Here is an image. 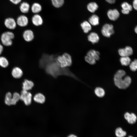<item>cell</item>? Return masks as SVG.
I'll return each mask as SVG.
<instances>
[{
	"label": "cell",
	"instance_id": "cell-1",
	"mask_svg": "<svg viewBox=\"0 0 137 137\" xmlns=\"http://www.w3.org/2000/svg\"><path fill=\"white\" fill-rule=\"evenodd\" d=\"M50 60L47 62L48 64L44 67L45 70L47 74L54 78H56L58 76L64 75L71 77L77 79L76 77L69 70L65 68H62L56 58L55 62L51 61L50 57Z\"/></svg>",
	"mask_w": 137,
	"mask_h": 137
},
{
	"label": "cell",
	"instance_id": "cell-2",
	"mask_svg": "<svg viewBox=\"0 0 137 137\" xmlns=\"http://www.w3.org/2000/svg\"><path fill=\"white\" fill-rule=\"evenodd\" d=\"M125 71L123 70H118L114 75V81L115 85L118 88L125 89L130 86L131 82V79L128 76L123 77L126 75Z\"/></svg>",
	"mask_w": 137,
	"mask_h": 137
},
{
	"label": "cell",
	"instance_id": "cell-3",
	"mask_svg": "<svg viewBox=\"0 0 137 137\" xmlns=\"http://www.w3.org/2000/svg\"><path fill=\"white\" fill-rule=\"evenodd\" d=\"M14 33L11 31H7L3 32L1 35L0 40L4 46H10L13 43V40L15 38Z\"/></svg>",
	"mask_w": 137,
	"mask_h": 137
},
{
	"label": "cell",
	"instance_id": "cell-4",
	"mask_svg": "<svg viewBox=\"0 0 137 137\" xmlns=\"http://www.w3.org/2000/svg\"><path fill=\"white\" fill-rule=\"evenodd\" d=\"M56 59L60 66L62 68H66L72 65V60L71 57L67 53H65L62 55L58 56Z\"/></svg>",
	"mask_w": 137,
	"mask_h": 137
},
{
	"label": "cell",
	"instance_id": "cell-5",
	"mask_svg": "<svg viewBox=\"0 0 137 137\" xmlns=\"http://www.w3.org/2000/svg\"><path fill=\"white\" fill-rule=\"evenodd\" d=\"M20 100V95L18 93L15 92L12 95L10 92L7 93L5 95V102L8 106L15 105Z\"/></svg>",
	"mask_w": 137,
	"mask_h": 137
},
{
	"label": "cell",
	"instance_id": "cell-6",
	"mask_svg": "<svg viewBox=\"0 0 137 137\" xmlns=\"http://www.w3.org/2000/svg\"><path fill=\"white\" fill-rule=\"evenodd\" d=\"M101 33L104 37L107 38L110 37L114 33L113 26L110 24H105L102 27Z\"/></svg>",
	"mask_w": 137,
	"mask_h": 137
},
{
	"label": "cell",
	"instance_id": "cell-7",
	"mask_svg": "<svg viewBox=\"0 0 137 137\" xmlns=\"http://www.w3.org/2000/svg\"><path fill=\"white\" fill-rule=\"evenodd\" d=\"M32 94L28 91L22 90L20 94V100L23 101L25 105L29 106L31 103Z\"/></svg>",
	"mask_w": 137,
	"mask_h": 137
},
{
	"label": "cell",
	"instance_id": "cell-8",
	"mask_svg": "<svg viewBox=\"0 0 137 137\" xmlns=\"http://www.w3.org/2000/svg\"><path fill=\"white\" fill-rule=\"evenodd\" d=\"M4 25L7 28L10 30L14 29L17 25L16 20L11 17L7 18L5 20Z\"/></svg>",
	"mask_w": 137,
	"mask_h": 137
},
{
	"label": "cell",
	"instance_id": "cell-9",
	"mask_svg": "<svg viewBox=\"0 0 137 137\" xmlns=\"http://www.w3.org/2000/svg\"><path fill=\"white\" fill-rule=\"evenodd\" d=\"M16 21L17 25L22 27L27 26L29 22L28 18L26 16L24 15L19 16L17 18Z\"/></svg>",
	"mask_w": 137,
	"mask_h": 137
},
{
	"label": "cell",
	"instance_id": "cell-10",
	"mask_svg": "<svg viewBox=\"0 0 137 137\" xmlns=\"http://www.w3.org/2000/svg\"><path fill=\"white\" fill-rule=\"evenodd\" d=\"M118 52L119 55L121 57H129L132 54L133 50L131 47L127 46L125 48L119 49Z\"/></svg>",
	"mask_w": 137,
	"mask_h": 137
},
{
	"label": "cell",
	"instance_id": "cell-11",
	"mask_svg": "<svg viewBox=\"0 0 137 137\" xmlns=\"http://www.w3.org/2000/svg\"><path fill=\"white\" fill-rule=\"evenodd\" d=\"M23 38L26 41L29 42L32 41L34 38V36L32 31L30 29H27L23 32Z\"/></svg>",
	"mask_w": 137,
	"mask_h": 137
},
{
	"label": "cell",
	"instance_id": "cell-12",
	"mask_svg": "<svg viewBox=\"0 0 137 137\" xmlns=\"http://www.w3.org/2000/svg\"><path fill=\"white\" fill-rule=\"evenodd\" d=\"M107 15L109 19L111 21H115L119 17L120 14L117 10L114 9L109 10L107 12Z\"/></svg>",
	"mask_w": 137,
	"mask_h": 137
},
{
	"label": "cell",
	"instance_id": "cell-13",
	"mask_svg": "<svg viewBox=\"0 0 137 137\" xmlns=\"http://www.w3.org/2000/svg\"><path fill=\"white\" fill-rule=\"evenodd\" d=\"M12 76L14 78L19 79L23 76V72L22 69L18 66H15L12 69L11 72Z\"/></svg>",
	"mask_w": 137,
	"mask_h": 137
},
{
	"label": "cell",
	"instance_id": "cell-14",
	"mask_svg": "<svg viewBox=\"0 0 137 137\" xmlns=\"http://www.w3.org/2000/svg\"><path fill=\"white\" fill-rule=\"evenodd\" d=\"M125 119L129 124H134L135 123L137 120V117L134 113H130L128 112H126L124 114Z\"/></svg>",
	"mask_w": 137,
	"mask_h": 137
},
{
	"label": "cell",
	"instance_id": "cell-15",
	"mask_svg": "<svg viewBox=\"0 0 137 137\" xmlns=\"http://www.w3.org/2000/svg\"><path fill=\"white\" fill-rule=\"evenodd\" d=\"M31 21L33 24L36 26L42 25L43 21L41 16L38 14H35L32 17Z\"/></svg>",
	"mask_w": 137,
	"mask_h": 137
},
{
	"label": "cell",
	"instance_id": "cell-16",
	"mask_svg": "<svg viewBox=\"0 0 137 137\" xmlns=\"http://www.w3.org/2000/svg\"><path fill=\"white\" fill-rule=\"evenodd\" d=\"M88 40L93 44L97 43L99 41V37L98 34L96 33L92 32L88 36Z\"/></svg>",
	"mask_w": 137,
	"mask_h": 137
},
{
	"label": "cell",
	"instance_id": "cell-17",
	"mask_svg": "<svg viewBox=\"0 0 137 137\" xmlns=\"http://www.w3.org/2000/svg\"><path fill=\"white\" fill-rule=\"evenodd\" d=\"M22 85L23 90L27 91L32 89L34 86V83L32 81L27 79L24 80Z\"/></svg>",
	"mask_w": 137,
	"mask_h": 137
},
{
	"label": "cell",
	"instance_id": "cell-18",
	"mask_svg": "<svg viewBox=\"0 0 137 137\" xmlns=\"http://www.w3.org/2000/svg\"><path fill=\"white\" fill-rule=\"evenodd\" d=\"M33 99L34 101L37 103L42 104L45 102V96L42 93H38L34 95Z\"/></svg>",
	"mask_w": 137,
	"mask_h": 137
},
{
	"label": "cell",
	"instance_id": "cell-19",
	"mask_svg": "<svg viewBox=\"0 0 137 137\" xmlns=\"http://www.w3.org/2000/svg\"><path fill=\"white\" fill-rule=\"evenodd\" d=\"M100 53L95 50L92 49L88 52L87 55L94 59L96 61L100 59Z\"/></svg>",
	"mask_w": 137,
	"mask_h": 137
},
{
	"label": "cell",
	"instance_id": "cell-20",
	"mask_svg": "<svg viewBox=\"0 0 137 137\" xmlns=\"http://www.w3.org/2000/svg\"><path fill=\"white\" fill-rule=\"evenodd\" d=\"M30 8V6L27 2H23L21 3L19 7L20 11L23 13H28Z\"/></svg>",
	"mask_w": 137,
	"mask_h": 137
},
{
	"label": "cell",
	"instance_id": "cell-21",
	"mask_svg": "<svg viewBox=\"0 0 137 137\" xmlns=\"http://www.w3.org/2000/svg\"><path fill=\"white\" fill-rule=\"evenodd\" d=\"M89 22L93 26H96L99 24V18L96 14L92 15L89 19Z\"/></svg>",
	"mask_w": 137,
	"mask_h": 137
},
{
	"label": "cell",
	"instance_id": "cell-22",
	"mask_svg": "<svg viewBox=\"0 0 137 137\" xmlns=\"http://www.w3.org/2000/svg\"><path fill=\"white\" fill-rule=\"evenodd\" d=\"M81 26L84 33H87L92 29L91 24L89 22L85 21L81 23Z\"/></svg>",
	"mask_w": 137,
	"mask_h": 137
},
{
	"label": "cell",
	"instance_id": "cell-23",
	"mask_svg": "<svg viewBox=\"0 0 137 137\" xmlns=\"http://www.w3.org/2000/svg\"><path fill=\"white\" fill-rule=\"evenodd\" d=\"M31 10L33 13L35 14H38L42 10V6L39 3H34L31 6Z\"/></svg>",
	"mask_w": 137,
	"mask_h": 137
},
{
	"label": "cell",
	"instance_id": "cell-24",
	"mask_svg": "<svg viewBox=\"0 0 137 137\" xmlns=\"http://www.w3.org/2000/svg\"><path fill=\"white\" fill-rule=\"evenodd\" d=\"M9 63L8 60L6 57L0 56V66L3 68H6L9 66Z\"/></svg>",
	"mask_w": 137,
	"mask_h": 137
},
{
	"label": "cell",
	"instance_id": "cell-25",
	"mask_svg": "<svg viewBox=\"0 0 137 137\" xmlns=\"http://www.w3.org/2000/svg\"><path fill=\"white\" fill-rule=\"evenodd\" d=\"M98 6L95 2H91L87 5L88 10L91 13H94L98 9Z\"/></svg>",
	"mask_w": 137,
	"mask_h": 137
},
{
	"label": "cell",
	"instance_id": "cell-26",
	"mask_svg": "<svg viewBox=\"0 0 137 137\" xmlns=\"http://www.w3.org/2000/svg\"><path fill=\"white\" fill-rule=\"evenodd\" d=\"M120 61L122 65L127 66L130 63L131 59L128 56L121 57L120 59Z\"/></svg>",
	"mask_w": 137,
	"mask_h": 137
},
{
	"label": "cell",
	"instance_id": "cell-27",
	"mask_svg": "<svg viewBox=\"0 0 137 137\" xmlns=\"http://www.w3.org/2000/svg\"><path fill=\"white\" fill-rule=\"evenodd\" d=\"M94 92L95 95L99 97H103L105 94L104 90L100 87H97L94 90Z\"/></svg>",
	"mask_w": 137,
	"mask_h": 137
},
{
	"label": "cell",
	"instance_id": "cell-28",
	"mask_svg": "<svg viewBox=\"0 0 137 137\" xmlns=\"http://www.w3.org/2000/svg\"><path fill=\"white\" fill-rule=\"evenodd\" d=\"M53 6L56 8L61 7L63 5L64 0H51Z\"/></svg>",
	"mask_w": 137,
	"mask_h": 137
},
{
	"label": "cell",
	"instance_id": "cell-29",
	"mask_svg": "<svg viewBox=\"0 0 137 137\" xmlns=\"http://www.w3.org/2000/svg\"><path fill=\"white\" fill-rule=\"evenodd\" d=\"M115 134L117 137H124L126 135V133L121 128L119 127L116 129Z\"/></svg>",
	"mask_w": 137,
	"mask_h": 137
},
{
	"label": "cell",
	"instance_id": "cell-30",
	"mask_svg": "<svg viewBox=\"0 0 137 137\" xmlns=\"http://www.w3.org/2000/svg\"><path fill=\"white\" fill-rule=\"evenodd\" d=\"M130 70L132 71H135L137 70V59H135L131 62L129 65Z\"/></svg>",
	"mask_w": 137,
	"mask_h": 137
},
{
	"label": "cell",
	"instance_id": "cell-31",
	"mask_svg": "<svg viewBox=\"0 0 137 137\" xmlns=\"http://www.w3.org/2000/svg\"><path fill=\"white\" fill-rule=\"evenodd\" d=\"M122 9L128 10L130 11H131L132 9V6L126 2H124L121 5Z\"/></svg>",
	"mask_w": 137,
	"mask_h": 137
},
{
	"label": "cell",
	"instance_id": "cell-32",
	"mask_svg": "<svg viewBox=\"0 0 137 137\" xmlns=\"http://www.w3.org/2000/svg\"><path fill=\"white\" fill-rule=\"evenodd\" d=\"M84 59L87 62L91 65H94L96 63V60L87 55L85 56Z\"/></svg>",
	"mask_w": 137,
	"mask_h": 137
},
{
	"label": "cell",
	"instance_id": "cell-33",
	"mask_svg": "<svg viewBox=\"0 0 137 137\" xmlns=\"http://www.w3.org/2000/svg\"><path fill=\"white\" fill-rule=\"evenodd\" d=\"M12 4L15 5H17L21 2L22 0H9Z\"/></svg>",
	"mask_w": 137,
	"mask_h": 137
},
{
	"label": "cell",
	"instance_id": "cell-34",
	"mask_svg": "<svg viewBox=\"0 0 137 137\" xmlns=\"http://www.w3.org/2000/svg\"><path fill=\"white\" fill-rule=\"evenodd\" d=\"M133 6L134 8L137 10V0H134L133 2Z\"/></svg>",
	"mask_w": 137,
	"mask_h": 137
},
{
	"label": "cell",
	"instance_id": "cell-35",
	"mask_svg": "<svg viewBox=\"0 0 137 137\" xmlns=\"http://www.w3.org/2000/svg\"><path fill=\"white\" fill-rule=\"evenodd\" d=\"M4 46L0 43V55H1L3 53L4 50Z\"/></svg>",
	"mask_w": 137,
	"mask_h": 137
},
{
	"label": "cell",
	"instance_id": "cell-36",
	"mask_svg": "<svg viewBox=\"0 0 137 137\" xmlns=\"http://www.w3.org/2000/svg\"><path fill=\"white\" fill-rule=\"evenodd\" d=\"M122 13L124 14H128L130 12V11L128 10L122 9L121 10Z\"/></svg>",
	"mask_w": 137,
	"mask_h": 137
},
{
	"label": "cell",
	"instance_id": "cell-37",
	"mask_svg": "<svg viewBox=\"0 0 137 137\" xmlns=\"http://www.w3.org/2000/svg\"><path fill=\"white\" fill-rule=\"evenodd\" d=\"M106 1L109 3L110 4L114 3L115 2L116 0H106Z\"/></svg>",
	"mask_w": 137,
	"mask_h": 137
},
{
	"label": "cell",
	"instance_id": "cell-38",
	"mask_svg": "<svg viewBox=\"0 0 137 137\" xmlns=\"http://www.w3.org/2000/svg\"><path fill=\"white\" fill-rule=\"evenodd\" d=\"M68 137H77L76 136L73 135V134H71Z\"/></svg>",
	"mask_w": 137,
	"mask_h": 137
},
{
	"label": "cell",
	"instance_id": "cell-39",
	"mask_svg": "<svg viewBox=\"0 0 137 137\" xmlns=\"http://www.w3.org/2000/svg\"><path fill=\"white\" fill-rule=\"evenodd\" d=\"M134 31L137 34V26H136L134 28Z\"/></svg>",
	"mask_w": 137,
	"mask_h": 137
},
{
	"label": "cell",
	"instance_id": "cell-40",
	"mask_svg": "<svg viewBox=\"0 0 137 137\" xmlns=\"http://www.w3.org/2000/svg\"><path fill=\"white\" fill-rule=\"evenodd\" d=\"M128 137H133V136H129Z\"/></svg>",
	"mask_w": 137,
	"mask_h": 137
}]
</instances>
